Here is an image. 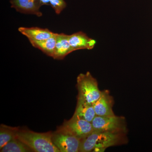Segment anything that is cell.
<instances>
[{
    "label": "cell",
    "instance_id": "6da1fadb",
    "mask_svg": "<svg viewBox=\"0 0 152 152\" xmlns=\"http://www.w3.org/2000/svg\"><path fill=\"white\" fill-rule=\"evenodd\" d=\"M126 133L95 131L82 139L80 152H104L109 147L127 143Z\"/></svg>",
    "mask_w": 152,
    "mask_h": 152
},
{
    "label": "cell",
    "instance_id": "7a4b0ae2",
    "mask_svg": "<svg viewBox=\"0 0 152 152\" xmlns=\"http://www.w3.org/2000/svg\"><path fill=\"white\" fill-rule=\"evenodd\" d=\"M53 132L39 133L19 128L17 138L36 152H61L52 141Z\"/></svg>",
    "mask_w": 152,
    "mask_h": 152
},
{
    "label": "cell",
    "instance_id": "3957f363",
    "mask_svg": "<svg viewBox=\"0 0 152 152\" xmlns=\"http://www.w3.org/2000/svg\"><path fill=\"white\" fill-rule=\"evenodd\" d=\"M77 99L93 104L101 96L102 91L98 87L97 81L90 72L81 73L77 79Z\"/></svg>",
    "mask_w": 152,
    "mask_h": 152
},
{
    "label": "cell",
    "instance_id": "277c9868",
    "mask_svg": "<svg viewBox=\"0 0 152 152\" xmlns=\"http://www.w3.org/2000/svg\"><path fill=\"white\" fill-rule=\"evenodd\" d=\"M52 138L53 143L61 152H80L81 140L64 124L53 132Z\"/></svg>",
    "mask_w": 152,
    "mask_h": 152
},
{
    "label": "cell",
    "instance_id": "5b68a950",
    "mask_svg": "<svg viewBox=\"0 0 152 152\" xmlns=\"http://www.w3.org/2000/svg\"><path fill=\"white\" fill-rule=\"evenodd\" d=\"M91 123L95 131L127 134V126L124 117L96 115Z\"/></svg>",
    "mask_w": 152,
    "mask_h": 152
},
{
    "label": "cell",
    "instance_id": "8992f818",
    "mask_svg": "<svg viewBox=\"0 0 152 152\" xmlns=\"http://www.w3.org/2000/svg\"><path fill=\"white\" fill-rule=\"evenodd\" d=\"M63 124L81 140L88 136L94 131L91 122L75 114L70 119L65 121Z\"/></svg>",
    "mask_w": 152,
    "mask_h": 152
},
{
    "label": "cell",
    "instance_id": "52a82bcc",
    "mask_svg": "<svg viewBox=\"0 0 152 152\" xmlns=\"http://www.w3.org/2000/svg\"><path fill=\"white\" fill-rule=\"evenodd\" d=\"M114 104L113 98L110 94L108 90L102 91L99 98L93 104L96 115L109 116L114 115L113 107Z\"/></svg>",
    "mask_w": 152,
    "mask_h": 152
},
{
    "label": "cell",
    "instance_id": "ba28073f",
    "mask_svg": "<svg viewBox=\"0 0 152 152\" xmlns=\"http://www.w3.org/2000/svg\"><path fill=\"white\" fill-rule=\"evenodd\" d=\"M69 40L73 52L79 50H92L96 43V40L82 31L69 35Z\"/></svg>",
    "mask_w": 152,
    "mask_h": 152
},
{
    "label": "cell",
    "instance_id": "9c48e42d",
    "mask_svg": "<svg viewBox=\"0 0 152 152\" xmlns=\"http://www.w3.org/2000/svg\"><path fill=\"white\" fill-rule=\"evenodd\" d=\"M11 7L16 10L24 14H33L38 17L42 16V14L39 9L42 5L39 1H34L30 0H10Z\"/></svg>",
    "mask_w": 152,
    "mask_h": 152
},
{
    "label": "cell",
    "instance_id": "30bf717a",
    "mask_svg": "<svg viewBox=\"0 0 152 152\" xmlns=\"http://www.w3.org/2000/svg\"><path fill=\"white\" fill-rule=\"evenodd\" d=\"M18 31L22 34L26 36L28 39L41 41L47 39L55 35L56 33L53 32L47 28L38 27H20Z\"/></svg>",
    "mask_w": 152,
    "mask_h": 152
},
{
    "label": "cell",
    "instance_id": "8fae6325",
    "mask_svg": "<svg viewBox=\"0 0 152 152\" xmlns=\"http://www.w3.org/2000/svg\"><path fill=\"white\" fill-rule=\"evenodd\" d=\"M69 36L64 34H57L56 43L53 57L55 59L62 60L73 52L69 42Z\"/></svg>",
    "mask_w": 152,
    "mask_h": 152
},
{
    "label": "cell",
    "instance_id": "7c38bea8",
    "mask_svg": "<svg viewBox=\"0 0 152 152\" xmlns=\"http://www.w3.org/2000/svg\"><path fill=\"white\" fill-rule=\"evenodd\" d=\"M74 114L90 122H92L96 116L93 104L78 99Z\"/></svg>",
    "mask_w": 152,
    "mask_h": 152
},
{
    "label": "cell",
    "instance_id": "4fadbf2b",
    "mask_svg": "<svg viewBox=\"0 0 152 152\" xmlns=\"http://www.w3.org/2000/svg\"><path fill=\"white\" fill-rule=\"evenodd\" d=\"M57 34L51 37L43 40L37 41L28 39L32 45L36 48L41 50L49 56L53 57L56 43Z\"/></svg>",
    "mask_w": 152,
    "mask_h": 152
},
{
    "label": "cell",
    "instance_id": "5bb4252c",
    "mask_svg": "<svg viewBox=\"0 0 152 152\" xmlns=\"http://www.w3.org/2000/svg\"><path fill=\"white\" fill-rule=\"evenodd\" d=\"M20 127H11L4 124L0 126V149L9 142L17 137Z\"/></svg>",
    "mask_w": 152,
    "mask_h": 152
},
{
    "label": "cell",
    "instance_id": "9a60e30c",
    "mask_svg": "<svg viewBox=\"0 0 152 152\" xmlns=\"http://www.w3.org/2000/svg\"><path fill=\"white\" fill-rule=\"evenodd\" d=\"M0 150L1 152H34L29 147L17 137L9 142Z\"/></svg>",
    "mask_w": 152,
    "mask_h": 152
},
{
    "label": "cell",
    "instance_id": "2e32d148",
    "mask_svg": "<svg viewBox=\"0 0 152 152\" xmlns=\"http://www.w3.org/2000/svg\"><path fill=\"white\" fill-rule=\"evenodd\" d=\"M50 5L58 15L61 13L66 6V4L64 0H50Z\"/></svg>",
    "mask_w": 152,
    "mask_h": 152
},
{
    "label": "cell",
    "instance_id": "e0dca14e",
    "mask_svg": "<svg viewBox=\"0 0 152 152\" xmlns=\"http://www.w3.org/2000/svg\"><path fill=\"white\" fill-rule=\"evenodd\" d=\"M41 4L42 5H50V0H39Z\"/></svg>",
    "mask_w": 152,
    "mask_h": 152
},
{
    "label": "cell",
    "instance_id": "ac0fdd59",
    "mask_svg": "<svg viewBox=\"0 0 152 152\" xmlns=\"http://www.w3.org/2000/svg\"><path fill=\"white\" fill-rule=\"evenodd\" d=\"M30 1H39V0H30Z\"/></svg>",
    "mask_w": 152,
    "mask_h": 152
}]
</instances>
